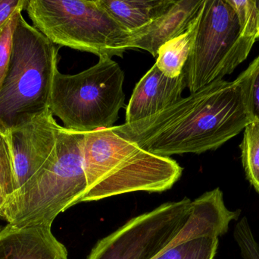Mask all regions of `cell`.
<instances>
[{"label":"cell","instance_id":"cell-12","mask_svg":"<svg viewBox=\"0 0 259 259\" xmlns=\"http://www.w3.org/2000/svg\"><path fill=\"white\" fill-rule=\"evenodd\" d=\"M51 228L6 225L0 231V259H68L66 248Z\"/></svg>","mask_w":259,"mask_h":259},{"label":"cell","instance_id":"cell-2","mask_svg":"<svg viewBox=\"0 0 259 259\" xmlns=\"http://www.w3.org/2000/svg\"><path fill=\"white\" fill-rule=\"evenodd\" d=\"M234 220V213L216 191L207 192L194 201L186 197L166 202L100 240L87 259H156L187 240L219 238L228 233Z\"/></svg>","mask_w":259,"mask_h":259},{"label":"cell","instance_id":"cell-20","mask_svg":"<svg viewBox=\"0 0 259 259\" xmlns=\"http://www.w3.org/2000/svg\"><path fill=\"white\" fill-rule=\"evenodd\" d=\"M21 11L17 12L0 28V88H2L10 62L13 46V36Z\"/></svg>","mask_w":259,"mask_h":259},{"label":"cell","instance_id":"cell-15","mask_svg":"<svg viewBox=\"0 0 259 259\" xmlns=\"http://www.w3.org/2000/svg\"><path fill=\"white\" fill-rule=\"evenodd\" d=\"M240 149L246 179L259 194L258 120H253L245 128Z\"/></svg>","mask_w":259,"mask_h":259},{"label":"cell","instance_id":"cell-7","mask_svg":"<svg viewBox=\"0 0 259 259\" xmlns=\"http://www.w3.org/2000/svg\"><path fill=\"white\" fill-rule=\"evenodd\" d=\"M33 27L55 45L121 56L130 50L131 32L117 22L98 0H27Z\"/></svg>","mask_w":259,"mask_h":259},{"label":"cell","instance_id":"cell-10","mask_svg":"<svg viewBox=\"0 0 259 259\" xmlns=\"http://www.w3.org/2000/svg\"><path fill=\"white\" fill-rule=\"evenodd\" d=\"M187 88L184 71L177 78L163 74L155 64L137 84L126 108L125 123L150 117L182 98Z\"/></svg>","mask_w":259,"mask_h":259},{"label":"cell","instance_id":"cell-22","mask_svg":"<svg viewBox=\"0 0 259 259\" xmlns=\"http://www.w3.org/2000/svg\"><path fill=\"white\" fill-rule=\"evenodd\" d=\"M27 0H0V28L18 11L25 10Z\"/></svg>","mask_w":259,"mask_h":259},{"label":"cell","instance_id":"cell-11","mask_svg":"<svg viewBox=\"0 0 259 259\" xmlns=\"http://www.w3.org/2000/svg\"><path fill=\"white\" fill-rule=\"evenodd\" d=\"M203 0H178L148 24L131 32L129 48L146 50L157 57L161 46L188 30L197 17Z\"/></svg>","mask_w":259,"mask_h":259},{"label":"cell","instance_id":"cell-19","mask_svg":"<svg viewBox=\"0 0 259 259\" xmlns=\"http://www.w3.org/2000/svg\"><path fill=\"white\" fill-rule=\"evenodd\" d=\"M16 190L13 161L6 135L0 132V205Z\"/></svg>","mask_w":259,"mask_h":259},{"label":"cell","instance_id":"cell-21","mask_svg":"<svg viewBox=\"0 0 259 259\" xmlns=\"http://www.w3.org/2000/svg\"><path fill=\"white\" fill-rule=\"evenodd\" d=\"M234 237L243 259H259V243L255 240L246 217L236 224Z\"/></svg>","mask_w":259,"mask_h":259},{"label":"cell","instance_id":"cell-16","mask_svg":"<svg viewBox=\"0 0 259 259\" xmlns=\"http://www.w3.org/2000/svg\"><path fill=\"white\" fill-rule=\"evenodd\" d=\"M219 243L218 237L192 239L170 248L156 259H214Z\"/></svg>","mask_w":259,"mask_h":259},{"label":"cell","instance_id":"cell-3","mask_svg":"<svg viewBox=\"0 0 259 259\" xmlns=\"http://www.w3.org/2000/svg\"><path fill=\"white\" fill-rule=\"evenodd\" d=\"M83 155L87 190L79 203L135 192L161 193L183 173L175 160L149 153L111 129L84 133Z\"/></svg>","mask_w":259,"mask_h":259},{"label":"cell","instance_id":"cell-1","mask_svg":"<svg viewBox=\"0 0 259 259\" xmlns=\"http://www.w3.org/2000/svg\"><path fill=\"white\" fill-rule=\"evenodd\" d=\"M252 121L238 81L222 79L150 117L110 129L149 153L170 158L216 150Z\"/></svg>","mask_w":259,"mask_h":259},{"label":"cell","instance_id":"cell-13","mask_svg":"<svg viewBox=\"0 0 259 259\" xmlns=\"http://www.w3.org/2000/svg\"><path fill=\"white\" fill-rule=\"evenodd\" d=\"M108 13L129 32L147 25L165 13L175 0H98Z\"/></svg>","mask_w":259,"mask_h":259},{"label":"cell","instance_id":"cell-8","mask_svg":"<svg viewBox=\"0 0 259 259\" xmlns=\"http://www.w3.org/2000/svg\"><path fill=\"white\" fill-rule=\"evenodd\" d=\"M255 41L243 34L228 0H203L184 68L190 94L231 74L246 60Z\"/></svg>","mask_w":259,"mask_h":259},{"label":"cell","instance_id":"cell-23","mask_svg":"<svg viewBox=\"0 0 259 259\" xmlns=\"http://www.w3.org/2000/svg\"><path fill=\"white\" fill-rule=\"evenodd\" d=\"M0 219L2 220H4V212H3V208H2L1 205H0ZM2 229H0L1 231Z\"/></svg>","mask_w":259,"mask_h":259},{"label":"cell","instance_id":"cell-6","mask_svg":"<svg viewBox=\"0 0 259 259\" xmlns=\"http://www.w3.org/2000/svg\"><path fill=\"white\" fill-rule=\"evenodd\" d=\"M124 73L116 62L107 56L75 75H55L50 109L59 117L64 128L88 133L110 129L126 107Z\"/></svg>","mask_w":259,"mask_h":259},{"label":"cell","instance_id":"cell-4","mask_svg":"<svg viewBox=\"0 0 259 259\" xmlns=\"http://www.w3.org/2000/svg\"><path fill=\"white\" fill-rule=\"evenodd\" d=\"M83 138L84 133L61 126L54 157L3 203L7 225L52 227L59 214L79 204L87 190Z\"/></svg>","mask_w":259,"mask_h":259},{"label":"cell","instance_id":"cell-9","mask_svg":"<svg viewBox=\"0 0 259 259\" xmlns=\"http://www.w3.org/2000/svg\"><path fill=\"white\" fill-rule=\"evenodd\" d=\"M60 128L47 109L4 133L13 161L15 191L54 157Z\"/></svg>","mask_w":259,"mask_h":259},{"label":"cell","instance_id":"cell-14","mask_svg":"<svg viewBox=\"0 0 259 259\" xmlns=\"http://www.w3.org/2000/svg\"><path fill=\"white\" fill-rule=\"evenodd\" d=\"M197 23L198 15L187 31L160 47L155 65L167 77H178L184 71L191 52Z\"/></svg>","mask_w":259,"mask_h":259},{"label":"cell","instance_id":"cell-5","mask_svg":"<svg viewBox=\"0 0 259 259\" xmlns=\"http://www.w3.org/2000/svg\"><path fill=\"white\" fill-rule=\"evenodd\" d=\"M59 48L23 18L13 36L9 68L0 88L3 134L50 109Z\"/></svg>","mask_w":259,"mask_h":259},{"label":"cell","instance_id":"cell-18","mask_svg":"<svg viewBox=\"0 0 259 259\" xmlns=\"http://www.w3.org/2000/svg\"><path fill=\"white\" fill-rule=\"evenodd\" d=\"M238 18L242 33L246 38L258 41L259 0H228Z\"/></svg>","mask_w":259,"mask_h":259},{"label":"cell","instance_id":"cell-24","mask_svg":"<svg viewBox=\"0 0 259 259\" xmlns=\"http://www.w3.org/2000/svg\"><path fill=\"white\" fill-rule=\"evenodd\" d=\"M258 41H259V39H258Z\"/></svg>","mask_w":259,"mask_h":259},{"label":"cell","instance_id":"cell-17","mask_svg":"<svg viewBox=\"0 0 259 259\" xmlns=\"http://www.w3.org/2000/svg\"><path fill=\"white\" fill-rule=\"evenodd\" d=\"M236 79L241 87L248 114L252 121H259V56Z\"/></svg>","mask_w":259,"mask_h":259}]
</instances>
